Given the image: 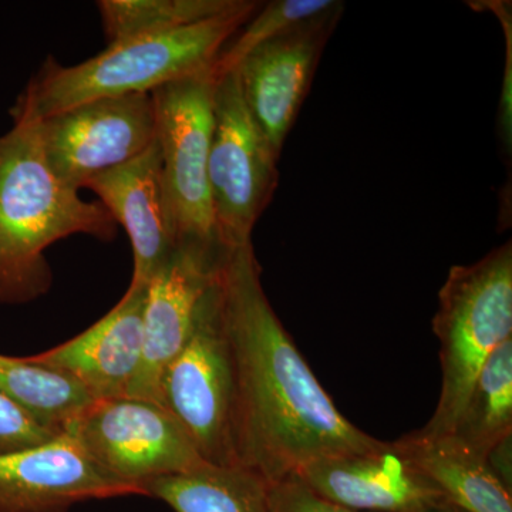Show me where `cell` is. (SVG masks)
Wrapping results in <instances>:
<instances>
[{"label": "cell", "instance_id": "1", "mask_svg": "<svg viewBox=\"0 0 512 512\" xmlns=\"http://www.w3.org/2000/svg\"><path fill=\"white\" fill-rule=\"evenodd\" d=\"M220 288L234 367L238 466L275 483L318 458L382 446L320 386L266 296L252 242L225 255Z\"/></svg>", "mask_w": 512, "mask_h": 512}, {"label": "cell", "instance_id": "2", "mask_svg": "<svg viewBox=\"0 0 512 512\" xmlns=\"http://www.w3.org/2000/svg\"><path fill=\"white\" fill-rule=\"evenodd\" d=\"M10 114L13 126L0 134V305H25L52 286L47 248L73 235L111 241L117 222L53 173L40 120L15 106Z\"/></svg>", "mask_w": 512, "mask_h": 512}, {"label": "cell", "instance_id": "3", "mask_svg": "<svg viewBox=\"0 0 512 512\" xmlns=\"http://www.w3.org/2000/svg\"><path fill=\"white\" fill-rule=\"evenodd\" d=\"M261 5L245 0L234 12L197 25L114 43L76 66L49 59L15 107L43 120L87 101L153 93L164 84L210 72L222 49Z\"/></svg>", "mask_w": 512, "mask_h": 512}, {"label": "cell", "instance_id": "4", "mask_svg": "<svg viewBox=\"0 0 512 512\" xmlns=\"http://www.w3.org/2000/svg\"><path fill=\"white\" fill-rule=\"evenodd\" d=\"M433 330L440 342L443 384L424 439L447 436L474 380L505 340L512 339V245L494 248L471 265H456L439 292Z\"/></svg>", "mask_w": 512, "mask_h": 512}, {"label": "cell", "instance_id": "5", "mask_svg": "<svg viewBox=\"0 0 512 512\" xmlns=\"http://www.w3.org/2000/svg\"><path fill=\"white\" fill-rule=\"evenodd\" d=\"M158 403L181 424L205 463L238 466L234 367L222 312L220 271L198 303L184 348L165 367Z\"/></svg>", "mask_w": 512, "mask_h": 512}, {"label": "cell", "instance_id": "6", "mask_svg": "<svg viewBox=\"0 0 512 512\" xmlns=\"http://www.w3.org/2000/svg\"><path fill=\"white\" fill-rule=\"evenodd\" d=\"M214 72L154 90L165 202L175 247L224 251L215 237L208 158L214 127Z\"/></svg>", "mask_w": 512, "mask_h": 512}, {"label": "cell", "instance_id": "7", "mask_svg": "<svg viewBox=\"0 0 512 512\" xmlns=\"http://www.w3.org/2000/svg\"><path fill=\"white\" fill-rule=\"evenodd\" d=\"M63 431L104 476L141 497L151 481L207 464L173 414L153 400H94Z\"/></svg>", "mask_w": 512, "mask_h": 512}, {"label": "cell", "instance_id": "8", "mask_svg": "<svg viewBox=\"0 0 512 512\" xmlns=\"http://www.w3.org/2000/svg\"><path fill=\"white\" fill-rule=\"evenodd\" d=\"M278 161L242 99L237 73L225 74L215 86L208 158L215 237L224 251L252 242L278 188Z\"/></svg>", "mask_w": 512, "mask_h": 512}, {"label": "cell", "instance_id": "9", "mask_svg": "<svg viewBox=\"0 0 512 512\" xmlns=\"http://www.w3.org/2000/svg\"><path fill=\"white\" fill-rule=\"evenodd\" d=\"M40 137L53 173L80 191L94 175L134 160L157 140L153 94L87 101L40 120Z\"/></svg>", "mask_w": 512, "mask_h": 512}, {"label": "cell", "instance_id": "10", "mask_svg": "<svg viewBox=\"0 0 512 512\" xmlns=\"http://www.w3.org/2000/svg\"><path fill=\"white\" fill-rule=\"evenodd\" d=\"M342 2L256 47L234 70L242 99L276 156L298 119Z\"/></svg>", "mask_w": 512, "mask_h": 512}, {"label": "cell", "instance_id": "11", "mask_svg": "<svg viewBox=\"0 0 512 512\" xmlns=\"http://www.w3.org/2000/svg\"><path fill=\"white\" fill-rule=\"evenodd\" d=\"M228 252L191 245L175 247L148 282L143 316V363L130 397L158 403V387L165 367L184 348L198 303L217 278Z\"/></svg>", "mask_w": 512, "mask_h": 512}, {"label": "cell", "instance_id": "12", "mask_svg": "<svg viewBox=\"0 0 512 512\" xmlns=\"http://www.w3.org/2000/svg\"><path fill=\"white\" fill-rule=\"evenodd\" d=\"M330 503L363 512H420L448 503L396 443L367 453L318 458L293 474Z\"/></svg>", "mask_w": 512, "mask_h": 512}, {"label": "cell", "instance_id": "13", "mask_svg": "<svg viewBox=\"0 0 512 512\" xmlns=\"http://www.w3.org/2000/svg\"><path fill=\"white\" fill-rule=\"evenodd\" d=\"M146 296L147 286L130 284L99 322L63 345L28 359L69 377L93 402L130 397L143 363Z\"/></svg>", "mask_w": 512, "mask_h": 512}, {"label": "cell", "instance_id": "14", "mask_svg": "<svg viewBox=\"0 0 512 512\" xmlns=\"http://www.w3.org/2000/svg\"><path fill=\"white\" fill-rule=\"evenodd\" d=\"M136 491L110 480L66 431L26 450L0 454V512H66Z\"/></svg>", "mask_w": 512, "mask_h": 512}, {"label": "cell", "instance_id": "15", "mask_svg": "<svg viewBox=\"0 0 512 512\" xmlns=\"http://www.w3.org/2000/svg\"><path fill=\"white\" fill-rule=\"evenodd\" d=\"M83 188L126 229L134 254L131 284L147 286L175 249L158 141L134 160L94 175Z\"/></svg>", "mask_w": 512, "mask_h": 512}, {"label": "cell", "instance_id": "16", "mask_svg": "<svg viewBox=\"0 0 512 512\" xmlns=\"http://www.w3.org/2000/svg\"><path fill=\"white\" fill-rule=\"evenodd\" d=\"M394 443L440 488L448 503L467 512H512L511 490L495 476L487 458L453 437L424 439L412 431Z\"/></svg>", "mask_w": 512, "mask_h": 512}, {"label": "cell", "instance_id": "17", "mask_svg": "<svg viewBox=\"0 0 512 512\" xmlns=\"http://www.w3.org/2000/svg\"><path fill=\"white\" fill-rule=\"evenodd\" d=\"M175 512H271L269 483L241 466H204L144 487Z\"/></svg>", "mask_w": 512, "mask_h": 512}, {"label": "cell", "instance_id": "18", "mask_svg": "<svg viewBox=\"0 0 512 512\" xmlns=\"http://www.w3.org/2000/svg\"><path fill=\"white\" fill-rule=\"evenodd\" d=\"M447 436L484 458L512 436V339L488 357Z\"/></svg>", "mask_w": 512, "mask_h": 512}, {"label": "cell", "instance_id": "19", "mask_svg": "<svg viewBox=\"0 0 512 512\" xmlns=\"http://www.w3.org/2000/svg\"><path fill=\"white\" fill-rule=\"evenodd\" d=\"M0 394L57 434L93 402L69 377L35 365L28 357L5 355H0Z\"/></svg>", "mask_w": 512, "mask_h": 512}, {"label": "cell", "instance_id": "20", "mask_svg": "<svg viewBox=\"0 0 512 512\" xmlns=\"http://www.w3.org/2000/svg\"><path fill=\"white\" fill-rule=\"evenodd\" d=\"M245 0H101L104 35L109 45L134 37L173 32L227 15Z\"/></svg>", "mask_w": 512, "mask_h": 512}, {"label": "cell", "instance_id": "21", "mask_svg": "<svg viewBox=\"0 0 512 512\" xmlns=\"http://www.w3.org/2000/svg\"><path fill=\"white\" fill-rule=\"evenodd\" d=\"M338 3L335 0H274L262 3L261 8L256 10L254 16L222 49L212 67L215 79L220 80L225 74L234 72L256 47L264 45L305 20L328 12Z\"/></svg>", "mask_w": 512, "mask_h": 512}, {"label": "cell", "instance_id": "22", "mask_svg": "<svg viewBox=\"0 0 512 512\" xmlns=\"http://www.w3.org/2000/svg\"><path fill=\"white\" fill-rule=\"evenodd\" d=\"M56 436L0 394V454L40 446Z\"/></svg>", "mask_w": 512, "mask_h": 512}, {"label": "cell", "instance_id": "23", "mask_svg": "<svg viewBox=\"0 0 512 512\" xmlns=\"http://www.w3.org/2000/svg\"><path fill=\"white\" fill-rule=\"evenodd\" d=\"M269 505L271 512H363L330 503L293 476L269 483Z\"/></svg>", "mask_w": 512, "mask_h": 512}, {"label": "cell", "instance_id": "24", "mask_svg": "<svg viewBox=\"0 0 512 512\" xmlns=\"http://www.w3.org/2000/svg\"><path fill=\"white\" fill-rule=\"evenodd\" d=\"M483 5L493 10L497 18L503 22L505 40H508V52L505 62V82L503 94H501L500 117H498V134H500L501 141H503L505 153L511 156V141H512V104H511V62H512V35H511V15H507V6L503 2H484Z\"/></svg>", "mask_w": 512, "mask_h": 512}, {"label": "cell", "instance_id": "25", "mask_svg": "<svg viewBox=\"0 0 512 512\" xmlns=\"http://www.w3.org/2000/svg\"><path fill=\"white\" fill-rule=\"evenodd\" d=\"M511 437L497 444L487 456L488 466L494 471L495 476L500 478L501 483L510 490L512 485Z\"/></svg>", "mask_w": 512, "mask_h": 512}, {"label": "cell", "instance_id": "26", "mask_svg": "<svg viewBox=\"0 0 512 512\" xmlns=\"http://www.w3.org/2000/svg\"><path fill=\"white\" fill-rule=\"evenodd\" d=\"M420 512H467L461 510V508L456 507V505L450 503H444L440 505H436V507L427 508V510H423Z\"/></svg>", "mask_w": 512, "mask_h": 512}]
</instances>
